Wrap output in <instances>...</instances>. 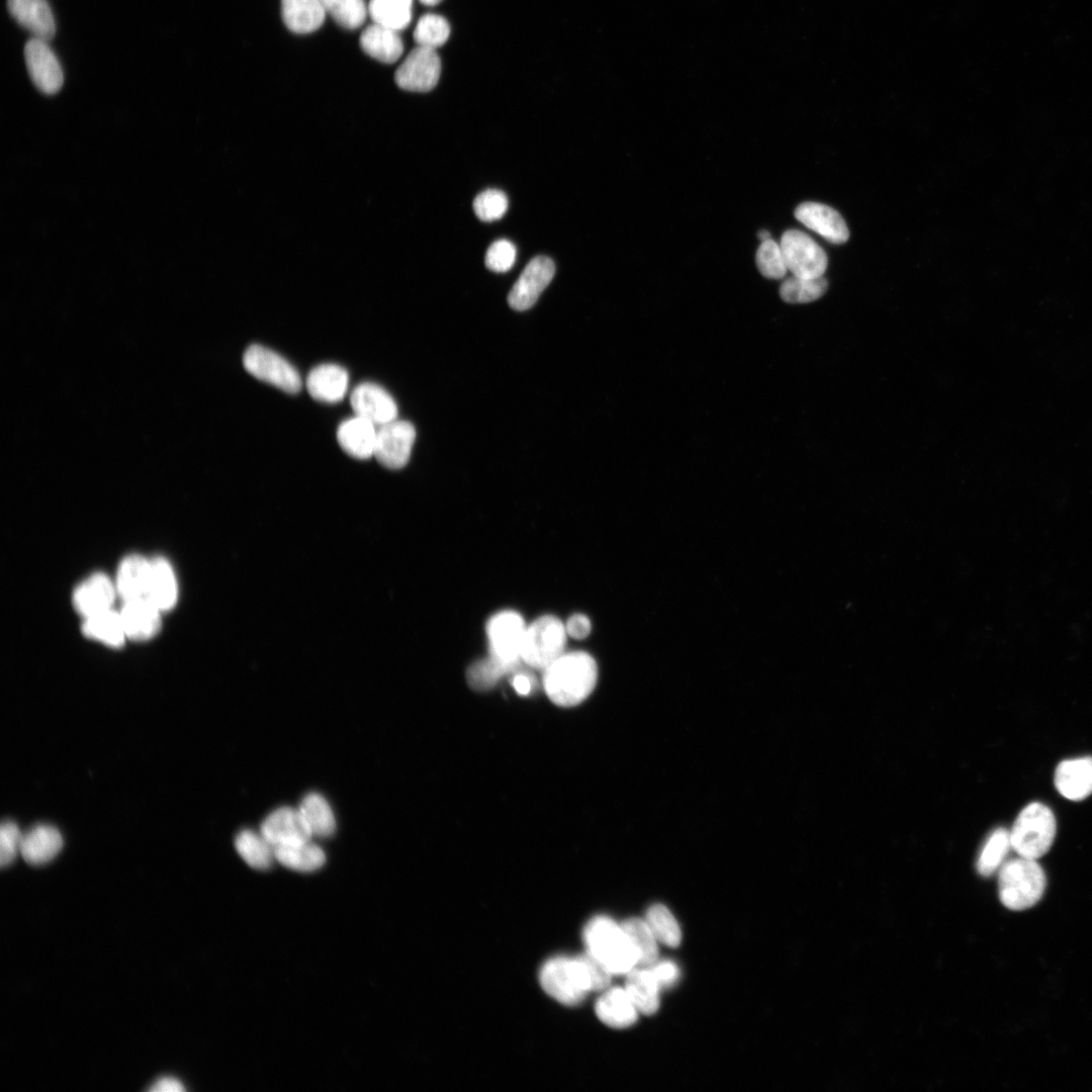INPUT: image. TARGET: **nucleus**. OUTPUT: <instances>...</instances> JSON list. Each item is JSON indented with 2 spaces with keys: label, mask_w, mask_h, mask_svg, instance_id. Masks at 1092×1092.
I'll return each instance as SVG.
<instances>
[{
  "label": "nucleus",
  "mask_w": 1092,
  "mask_h": 1092,
  "mask_svg": "<svg viewBox=\"0 0 1092 1092\" xmlns=\"http://www.w3.org/2000/svg\"><path fill=\"white\" fill-rule=\"evenodd\" d=\"M516 258V246L509 240L499 239L488 247L484 262L489 270L504 273L514 266Z\"/></svg>",
  "instance_id": "c03bdc74"
},
{
  "label": "nucleus",
  "mask_w": 1092,
  "mask_h": 1092,
  "mask_svg": "<svg viewBox=\"0 0 1092 1092\" xmlns=\"http://www.w3.org/2000/svg\"><path fill=\"white\" fill-rule=\"evenodd\" d=\"M151 570L147 597L161 610L172 609L178 596L175 573L169 561L164 557L150 560Z\"/></svg>",
  "instance_id": "cd10ccee"
},
{
  "label": "nucleus",
  "mask_w": 1092,
  "mask_h": 1092,
  "mask_svg": "<svg viewBox=\"0 0 1092 1092\" xmlns=\"http://www.w3.org/2000/svg\"><path fill=\"white\" fill-rule=\"evenodd\" d=\"M282 19L294 33H310L325 21L326 10L322 0H281Z\"/></svg>",
  "instance_id": "bb28decb"
},
{
  "label": "nucleus",
  "mask_w": 1092,
  "mask_h": 1092,
  "mask_svg": "<svg viewBox=\"0 0 1092 1092\" xmlns=\"http://www.w3.org/2000/svg\"><path fill=\"white\" fill-rule=\"evenodd\" d=\"M1045 885L1044 872L1032 858L1018 855L1006 860L998 871L999 898L1010 910L1022 911L1035 905Z\"/></svg>",
  "instance_id": "7ed1b4c3"
},
{
  "label": "nucleus",
  "mask_w": 1092,
  "mask_h": 1092,
  "mask_svg": "<svg viewBox=\"0 0 1092 1092\" xmlns=\"http://www.w3.org/2000/svg\"><path fill=\"white\" fill-rule=\"evenodd\" d=\"M351 406L356 416L374 425L382 426L397 418V405L392 396L381 386L363 382L350 395Z\"/></svg>",
  "instance_id": "2eb2a0df"
},
{
  "label": "nucleus",
  "mask_w": 1092,
  "mask_h": 1092,
  "mask_svg": "<svg viewBox=\"0 0 1092 1092\" xmlns=\"http://www.w3.org/2000/svg\"><path fill=\"white\" fill-rule=\"evenodd\" d=\"M324 8L346 29H356L366 20L368 6L364 0H322Z\"/></svg>",
  "instance_id": "a19ab883"
},
{
  "label": "nucleus",
  "mask_w": 1092,
  "mask_h": 1092,
  "mask_svg": "<svg viewBox=\"0 0 1092 1092\" xmlns=\"http://www.w3.org/2000/svg\"><path fill=\"white\" fill-rule=\"evenodd\" d=\"M29 76L38 90L46 94L57 93L64 81L63 71L47 40L32 37L24 48Z\"/></svg>",
  "instance_id": "ddd939ff"
},
{
  "label": "nucleus",
  "mask_w": 1092,
  "mask_h": 1092,
  "mask_svg": "<svg viewBox=\"0 0 1092 1092\" xmlns=\"http://www.w3.org/2000/svg\"><path fill=\"white\" fill-rule=\"evenodd\" d=\"M1012 849L1010 832L1005 828H997L986 839L977 860V869L980 875L989 877L998 872L1005 862L1008 852Z\"/></svg>",
  "instance_id": "f704fd0d"
},
{
  "label": "nucleus",
  "mask_w": 1092,
  "mask_h": 1092,
  "mask_svg": "<svg viewBox=\"0 0 1092 1092\" xmlns=\"http://www.w3.org/2000/svg\"><path fill=\"white\" fill-rule=\"evenodd\" d=\"M374 424L355 416L344 421L338 428L337 440L341 448L357 459H368L374 455L376 432Z\"/></svg>",
  "instance_id": "5701e85b"
},
{
  "label": "nucleus",
  "mask_w": 1092,
  "mask_h": 1092,
  "mask_svg": "<svg viewBox=\"0 0 1092 1092\" xmlns=\"http://www.w3.org/2000/svg\"><path fill=\"white\" fill-rule=\"evenodd\" d=\"M235 846L246 863L256 870H268L276 859L274 845L261 832L252 829L240 831Z\"/></svg>",
  "instance_id": "c756f323"
},
{
  "label": "nucleus",
  "mask_w": 1092,
  "mask_h": 1092,
  "mask_svg": "<svg viewBox=\"0 0 1092 1092\" xmlns=\"http://www.w3.org/2000/svg\"><path fill=\"white\" fill-rule=\"evenodd\" d=\"M626 987L637 1010L650 1015L659 1006V989L650 969H632L627 973Z\"/></svg>",
  "instance_id": "c85d7f7f"
},
{
  "label": "nucleus",
  "mask_w": 1092,
  "mask_h": 1092,
  "mask_svg": "<svg viewBox=\"0 0 1092 1092\" xmlns=\"http://www.w3.org/2000/svg\"><path fill=\"white\" fill-rule=\"evenodd\" d=\"M415 439L414 425L395 419L377 429L374 456L382 466L400 469L410 460Z\"/></svg>",
  "instance_id": "9d476101"
},
{
  "label": "nucleus",
  "mask_w": 1092,
  "mask_h": 1092,
  "mask_svg": "<svg viewBox=\"0 0 1092 1092\" xmlns=\"http://www.w3.org/2000/svg\"><path fill=\"white\" fill-rule=\"evenodd\" d=\"M587 952L612 974L628 973L638 964L637 952L621 925L606 916L593 918L584 927Z\"/></svg>",
  "instance_id": "f03ea898"
},
{
  "label": "nucleus",
  "mask_w": 1092,
  "mask_h": 1092,
  "mask_svg": "<svg viewBox=\"0 0 1092 1092\" xmlns=\"http://www.w3.org/2000/svg\"><path fill=\"white\" fill-rule=\"evenodd\" d=\"M1054 781L1057 790L1066 799L1084 800L1092 794V757L1084 756L1060 762Z\"/></svg>",
  "instance_id": "6ab92c4d"
},
{
  "label": "nucleus",
  "mask_w": 1092,
  "mask_h": 1092,
  "mask_svg": "<svg viewBox=\"0 0 1092 1092\" xmlns=\"http://www.w3.org/2000/svg\"><path fill=\"white\" fill-rule=\"evenodd\" d=\"M161 610L148 598L124 601L120 616L126 638L145 641L161 629Z\"/></svg>",
  "instance_id": "f3484780"
},
{
  "label": "nucleus",
  "mask_w": 1092,
  "mask_h": 1092,
  "mask_svg": "<svg viewBox=\"0 0 1092 1092\" xmlns=\"http://www.w3.org/2000/svg\"><path fill=\"white\" fill-rule=\"evenodd\" d=\"M540 982L549 996L566 1005L578 1004L589 992L576 958L550 959L541 969Z\"/></svg>",
  "instance_id": "423d86ee"
},
{
  "label": "nucleus",
  "mask_w": 1092,
  "mask_h": 1092,
  "mask_svg": "<svg viewBox=\"0 0 1092 1092\" xmlns=\"http://www.w3.org/2000/svg\"><path fill=\"white\" fill-rule=\"evenodd\" d=\"M151 563L139 554L124 557L117 570L116 592L128 601L147 597Z\"/></svg>",
  "instance_id": "a878e982"
},
{
  "label": "nucleus",
  "mask_w": 1092,
  "mask_h": 1092,
  "mask_svg": "<svg viewBox=\"0 0 1092 1092\" xmlns=\"http://www.w3.org/2000/svg\"><path fill=\"white\" fill-rule=\"evenodd\" d=\"M23 833L17 824L7 820L0 828V863L4 868L9 866L16 855L20 853V844Z\"/></svg>",
  "instance_id": "49530a36"
},
{
  "label": "nucleus",
  "mask_w": 1092,
  "mask_h": 1092,
  "mask_svg": "<svg viewBox=\"0 0 1092 1092\" xmlns=\"http://www.w3.org/2000/svg\"><path fill=\"white\" fill-rule=\"evenodd\" d=\"M509 208L507 194L494 188L486 189L473 200V210L482 221H493L502 218Z\"/></svg>",
  "instance_id": "37998d69"
},
{
  "label": "nucleus",
  "mask_w": 1092,
  "mask_h": 1092,
  "mask_svg": "<svg viewBox=\"0 0 1092 1092\" xmlns=\"http://www.w3.org/2000/svg\"><path fill=\"white\" fill-rule=\"evenodd\" d=\"M260 832L274 847L302 843L312 837L299 809L286 806L271 812L262 822Z\"/></svg>",
  "instance_id": "4468645a"
},
{
  "label": "nucleus",
  "mask_w": 1092,
  "mask_h": 1092,
  "mask_svg": "<svg viewBox=\"0 0 1092 1092\" xmlns=\"http://www.w3.org/2000/svg\"><path fill=\"white\" fill-rule=\"evenodd\" d=\"M450 35V25L441 15L427 13L421 16L414 30V39L418 46L436 50L443 46Z\"/></svg>",
  "instance_id": "58836bf2"
},
{
  "label": "nucleus",
  "mask_w": 1092,
  "mask_h": 1092,
  "mask_svg": "<svg viewBox=\"0 0 1092 1092\" xmlns=\"http://www.w3.org/2000/svg\"><path fill=\"white\" fill-rule=\"evenodd\" d=\"M589 991L607 988L613 975L606 966L588 952L576 957Z\"/></svg>",
  "instance_id": "a18cd8bd"
},
{
  "label": "nucleus",
  "mask_w": 1092,
  "mask_h": 1092,
  "mask_svg": "<svg viewBox=\"0 0 1092 1092\" xmlns=\"http://www.w3.org/2000/svg\"><path fill=\"white\" fill-rule=\"evenodd\" d=\"M62 847L60 831L52 825L38 824L23 833L20 854L26 862L38 866L51 861Z\"/></svg>",
  "instance_id": "4be33fe9"
},
{
  "label": "nucleus",
  "mask_w": 1092,
  "mask_h": 1092,
  "mask_svg": "<svg viewBox=\"0 0 1092 1092\" xmlns=\"http://www.w3.org/2000/svg\"><path fill=\"white\" fill-rule=\"evenodd\" d=\"M312 836L326 838L335 833L336 819L328 801L318 793L307 794L298 807Z\"/></svg>",
  "instance_id": "2f4dec72"
},
{
  "label": "nucleus",
  "mask_w": 1092,
  "mask_h": 1092,
  "mask_svg": "<svg viewBox=\"0 0 1092 1092\" xmlns=\"http://www.w3.org/2000/svg\"><path fill=\"white\" fill-rule=\"evenodd\" d=\"M566 633L574 639L585 638L592 629L589 619L582 614L572 615L565 624Z\"/></svg>",
  "instance_id": "09e8293b"
},
{
  "label": "nucleus",
  "mask_w": 1092,
  "mask_h": 1092,
  "mask_svg": "<svg viewBox=\"0 0 1092 1092\" xmlns=\"http://www.w3.org/2000/svg\"><path fill=\"white\" fill-rule=\"evenodd\" d=\"M421 3L427 6H434L439 4L442 0H419Z\"/></svg>",
  "instance_id": "864d4df0"
},
{
  "label": "nucleus",
  "mask_w": 1092,
  "mask_h": 1092,
  "mask_svg": "<svg viewBox=\"0 0 1092 1092\" xmlns=\"http://www.w3.org/2000/svg\"><path fill=\"white\" fill-rule=\"evenodd\" d=\"M1056 829L1053 811L1032 802L1021 810L1009 831L1012 849L1020 856L1036 859L1051 848Z\"/></svg>",
  "instance_id": "20e7f679"
},
{
  "label": "nucleus",
  "mask_w": 1092,
  "mask_h": 1092,
  "mask_svg": "<svg viewBox=\"0 0 1092 1092\" xmlns=\"http://www.w3.org/2000/svg\"><path fill=\"white\" fill-rule=\"evenodd\" d=\"M650 971L660 988L670 987L677 981L679 976L678 968L670 961L654 963Z\"/></svg>",
  "instance_id": "de8ad7c7"
},
{
  "label": "nucleus",
  "mask_w": 1092,
  "mask_h": 1092,
  "mask_svg": "<svg viewBox=\"0 0 1092 1092\" xmlns=\"http://www.w3.org/2000/svg\"><path fill=\"white\" fill-rule=\"evenodd\" d=\"M621 926L637 952L638 964L643 966L654 964L658 953L657 939L646 921L630 918Z\"/></svg>",
  "instance_id": "4c0bfd02"
},
{
  "label": "nucleus",
  "mask_w": 1092,
  "mask_h": 1092,
  "mask_svg": "<svg viewBox=\"0 0 1092 1092\" xmlns=\"http://www.w3.org/2000/svg\"><path fill=\"white\" fill-rule=\"evenodd\" d=\"M348 383L347 370L332 363L314 367L306 378V387L310 396L328 403L342 400L347 392Z\"/></svg>",
  "instance_id": "412c9836"
},
{
  "label": "nucleus",
  "mask_w": 1092,
  "mask_h": 1092,
  "mask_svg": "<svg viewBox=\"0 0 1092 1092\" xmlns=\"http://www.w3.org/2000/svg\"><path fill=\"white\" fill-rule=\"evenodd\" d=\"M115 592L116 587L110 578L104 573L96 572L75 588L73 606L80 615L87 618L111 609Z\"/></svg>",
  "instance_id": "a211bd4d"
},
{
  "label": "nucleus",
  "mask_w": 1092,
  "mask_h": 1092,
  "mask_svg": "<svg viewBox=\"0 0 1092 1092\" xmlns=\"http://www.w3.org/2000/svg\"><path fill=\"white\" fill-rule=\"evenodd\" d=\"M598 679L595 659L586 652H564L543 670V688L557 706L569 708L583 702Z\"/></svg>",
  "instance_id": "f257e3e1"
},
{
  "label": "nucleus",
  "mask_w": 1092,
  "mask_h": 1092,
  "mask_svg": "<svg viewBox=\"0 0 1092 1092\" xmlns=\"http://www.w3.org/2000/svg\"><path fill=\"white\" fill-rule=\"evenodd\" d=\"M526 628L524 619L515 611L494 614L486 624L489 655L519 670L523 662L521 649Z\"/></svg>",
  "instance_id": "0eeeda50"
},
{
  "label": "nucleus",
  "mask_w": 1092,
  "mask_h": 1092,
  "mask_svg": "<svg viewBox=\"0 0 1092 1092\" xmlns=\"http://www.w3.org/2000/svg\"><path fill=\"white\" fill-rule=\"evenodd\" d=\"M758 239L761 242L766 241V240L770 239V234L766 230H761V231L758 232Z\"/></svg>",
  "instance_id": "603ef678"
},
{
  "label": "nucleus",
  "mask_w": 1092,
  "mask_h": 1092,
  "mask_svg": "<svg viewBox=\"0 0 1092 1092\" xmlns=\"http://www.w3.org/2000/svg\"><path fill=\"white\" fill-rule=\"evenodd\" d=\"M359 42L366 55L384 64L395 63L403 53L398 31L376 23L362 31Z\"/></svg>",
  "instance_id": "b1692460"
},
{
  "label": "nucleus",
  "mask_w": 1092,
  "mask_h": 1092,
  "mask_svg": "<svg viewBox=\"0 0 1092 1092\" xmlns=\"http://www.w3.org/2000/svg\"><path fill=\"white\" fill-rule=\"evenodd\" d=\"M245 369L259 380L270 383L287 393L300 391L302 383L297 370L282 356L258 344L251 345L243 356Z\"/></svg>",
  "instance_id": "6e6552de"
},
{
  "label": "nucleus",
  "mask_w": 1092,
  "mask_h": 1092,
  "mask_svg": "<svg viewBox=\"0 0 1092 1092\" xmlns=\"http://www.w3.org/2000/svg\"><path fill=\"white\" fill-rule=\"evenodd\" d=\"M12 17L34 37L50 40L56 32L52 10L46 0H8Z\"/></svg>",
  "instance_id": "aec40b11"
},
{
  "label": "nucleus",
  "mask_w": 1092,
  "mask_h": 1092,
  "mask_svg": "<svg viewBox=\"0 0 1092 1092\" xmlns=\"http://www.w3.org/2000/svg\"><path fill=\"white\" fill-rule=\"evenodd\" d=\"M555 273L554 262L545 256L533 258L524 268L512 287L508 302L516 310H526L533 306L543 290L549 285Z\"/></svg>",
  "instance_id": "f8f14e48"
},
{
  "label": "nucleus",
  "mask_w": 1092,
  "mask_h": 1092,
  "mask_svg": "<svg viewBox=\"0 0 1092 1092\" xmlns=\"http://www.w3.org/2000/svg\"><path fill=\"white\" fill-rule=\"evenodd\" d=\"M516 671L518 670L489 655L472 663L467 669L466 677L473 690L484 692L492 689L503 676Z\"/></svg>",
  "instance_id": "c9c22d12"
},
{
  "label": "nucleus",
  "mask_w": 1092,
  "mask_h": 1092,
  "mask_svg": "<svg viewBox=\"0 0 1092 1092\" xmlns=\"http://www.w3.org/2000/svg\"><path fill=\"white\" fill-rule=\"evenodd\" d=\"M413 3V0H370L368 14L373 23L400 31L411 23Z\"/></svg>",
  "instance_id": "72a5a7b5"
},
{
  "label": "nucleus",
  "mask_w": 1092,
  "mask_h": 1092,
  "mask_svg": "<svg viewBox=\"0 0 1092 1092\" xmlns=\"http://www.w3.org/2000/svg\"><path fill=\"white\" fill-rule=\"evenodd\" d=\"M512 686L519 695L528 696L535 686V677L519 669L513 673Z\"/></svg>",
  "instance_id": "8fccbe9b"
},
{
  "label": "nucleus",
  "mask_w": 1092,
  "mask_h": 1092,
  "mask_svg": "<svg viewBox=\"0 0 1092 1092\" xmlns=\"http://www.w3.org/2000/svg\"><path fill=\"white\" fill-rule=\"evenodd\" d=\"M275 856L276 860L284 867L303 873L316 871L326 861L324 850L311 840L275 847Z\"/></svg>",
  "instance_id": "473e14b6"
},
{
  "label": "nucleus",
  "mask_w": 1092,
  "mask_h": 1092,
  "mask_svg": "<svg viewBox=\"0 0 1092 1092\" xmlns=\"http://www.w3.org/2000/svg\"><path fill=\"white\" fill-rule=\"evenodd\" d=\"M796 218L808 229L833 244L847 241L849 232L842 216L819 202H804L795 209Z\"/></svg>",
  "instance_id": "dca6fc26"
},
{
  "label": "nucleus",
  "mask_w": 1092,
  "mask_h": 1092,
  "mask_svg": "<svg viewBox=\"0 0 1092 1092\" xmlns=\"http://www.w3.org/2000/svg\"><path fill=\"white\" fill-rule=\"evenodd\" d=\"M637 1012L638 1010L625 988L609 989L599 998L596 1004V1013L599 1019L614 1028H624L632 1025L637 1019Z\"/></svg>",
  "instance_id": "393cba45"
},
{
  "label": "nucleus",
  "mask_w": 1092,
  "mask_h": 1092,
  "mask_svg": "<svg viewBox=\"0 0 1092 1092\" xmlns=\"http://www.w3.org/2000/svg\"><path fill=\"white\" fill-rule=\"evenodd\" d=\"M82 632L111 647H120L126 638L120 613L112 609L85 618Z\"/></svg>",
  "instance_id": "7c9ffc66"
},
{
  "label": "nucleus",
  "mask_w": 1092,
  "mask_h": 1092,
  "mask_svg": "<svg viewBox=\"0 0 1092 1092\" xmlns=\"http://www.w3.org/2000/svg\"><path fill=\"white\" fill-rule=\"evenodd\" d=\"M441 60L436 50L418 46L395 71L396 85L406 91L427 92L438 83Z\"/></svg>",
  "instance_id": "9b49d317"
},
{
  "label": "nucleus",
  "mask_w": 1092,
  "mask_h": 1092,
  "mask_svg": "<svg viewBox=\"0 0 1092 1092\" xmlns=\"http://www.w3.org/2000/svg\"><path fill=\"white\" fill-rule=\"evenodd\" d=\"M645 921L658 941L671 947L679 944L681 938L679 926L665 906L660 904L651 906L647 911Z\"/></svg>",
  "instance_id": "ea45409f"
},
{
  "label": "nucleus",
  "mask_w": 1092,
  "mask_h": 1092,
  "mask_svg": "<svg viewBox=\"0 0 1092 1092\" xmlns=\"http://www.w3.org/2000/svg\"><path fill=\"white\" fill-rule=\"evenodd\" d=\"M152 1092H182L184 1087L181 1082L174 1078H161L151 1088Z\"/></svg>",
  "instance_id": "3c124183"
},
{
  "label": "nucleus",
  "mask_w": 1092,
  "mask_h": 1092,
  "mask_svg": "<svg viewBox=\"0 0 1092 1092\" xmlns=\"http://www.w3.org/2000/svg\"><path fill=\"white\" fill-rule=\"evenodd\" d=\"M565 625L556 617L546 615L526 628L521 659L531 668L544 670L565 652Z\"/></svg>",
  "instance_id": "39448f33"
},
{
  "label": "nucleus",
  "mask_w": 1092,
  "mask_h": 1092,
  "mask_svg": "<svg viewBox=\"0 0 1092 1092\" xmlns=\"http://www.w3.org/2000/svg\"><path fill=\"white\" fill-rule=\"evenodd\" d=\"M827 289V281L822 277L805 278L792 276L780 287L782 299L789 303H808L820 298Z\"/></svg>",
  "instance_id": "e433bc0d"
},
{
  "label": "nucleus",
  "mask_w": 1092,
  "mask_h": 1092,
  "mask_svg": "<svg viewBox=\"0 0 1092 1092\" xmlns=\"http://www.w3.org/2000/svg\"><path fill=\"white\" fill-rule=\"evenodd\" d=\"M785 262L794 276L822 277L827 268L824 250L806 233L788 230L781 239Z\"/></svg>",
  "instance_id": "1a4fd4ad"
},
{
  "label": "nucleus",
  "mask_w": 1092,
  "mask_h": 1092,
  "mask_svg": "<svg viewBox=\"0 0 1092 1092\" xmlns=\"http://www.w3.org/2000/svg\"><path fill=\"white\" fill-rule=\"evenodd\" d=\"M755 261L759 272L766 278L782 279L787 274L788 268L781 245L771 238L760 243Z\"/></svg>",
  "instance_id": "79ce46f5"
}]
</instances>
